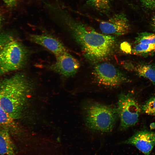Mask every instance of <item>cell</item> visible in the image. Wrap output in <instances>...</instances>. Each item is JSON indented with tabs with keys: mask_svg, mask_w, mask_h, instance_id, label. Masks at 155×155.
<instances>
[{
	"mask_svg": "<svg viewBox=\"0 0 155 155\" xmlns=\"http://www.w3.org/2000/svg\"><path fill=\"white\" fill-rule=\"evenodd\" d=\"M51 11L54 17L62 23L70 32L89 61L96 62L110 57L114 53L117 40L114 36L102 34L91 26L71 17L67 12L53 5Z\"/></svg>",
	"mask_w": 155,
	"mask_h": 155,
	"instance_id": "obj_1",
	"label": "cell"
},
{
	"mask_svg": "<svg viewBox=\"0 0 155 155\" xmlns=\"http://www.w3.org/2000/svg\"><path fill=\"white\" fill-rule=\"evenodd\" d=\"M32 88L30 80L18 73L0 81V105L16 120L21 117Z\"/></svg>",
	"mask_w": 155,
	"mask_h": 155,
	"instance_id": "obj_2",
	"label": "cell"
},
{
	"mask_svg": "<svg viewBox=\"0 0 155 155\" xmlns=\"http://www.w3.org/2000/svg\"><path fill=\"white\" fill-rule=\"evenodd\" d=\"M28 55L27 49L12 35L0 34V75L22 68Z\"/></svg>",
	"mask_w": 155,
	"mask_h": 155,
	"instance_id": "obj_3",
	"label": "cell"
},
{
	"mask_svg": "<svg viewBox=\"0 0 155 155\" xmlns=\"http://www.w3.org/2000/svg\"><path fill=\"white\" fill-rule=\"evenodd\" d=\"M83 111L86 126L91 130L102 132L112 130L118 115L116 108L92 101L85 103Z\"/></svg>",
	"mask_w": 155,
	"mask_h": 155,
	"instance_id": "obj_4",
	"label": "cell"
},
{
	"mask_svg": "<svg viewBox=\"0 0 155 155\" xmlns=\"http://www.w3.org/2000/svg\"><path fill=\"white\" fill-rule=\"evenodd\" d=\"M116 108L120 120L121 129L125 130L137 122L141 109L137 101L131 94H121Z\"/></svg>",
	"mask_w": 155,
	"mask_h": 155,
	"instance_id": "obj_5",
	"label": "cell"
},
{
	"mask_svg": "<svg viewBox=\"0 0 155 155\" xmlns=\"http://www.w3.org/2000/svg\"><path fill=\"white\" fill-rule=\"evenodd\" d=\"M92 74L98 83L108 87H116L129 81L124 74L108 63L96 65L94 68Z\"/></svg>",
	"mask_w": 155,
	"mask_h": 155,
	"instance_id": "obj_6",
	"label": "cell"
},
{
	"mask_svg": "<svg viewBox=\"0 0 155 155\" xmlns=\"http://www.w3.org/2000/svg\"><path fill=\"white\" fill-rule=\"evenodd\" d=\"M99 26L104 34L113 36L125 35L129 32L131 28L128 19L122 13H116L106 20L100 21Z\"/></svg>",
	"mask_w": 155,
	"mask_h": 155,
	"instance_id": "obj_7",
	"label": "cell"
},
{
	"mask_svg": "<svg viewBox=\"0 0 155 155\" xmlns=\"http://www.w3.org/2000/svg\"><path fill=\"white\" fill-rule=\"evenodd\" d=\"M55 56V62L49 67L51 70L67 77L76 73L80 67V62L67 51Z\"/></svg>",
	"mask_w": 155,
	"mask_h": 155,
	"instance_id": "obj_8",
	"label": "cell"
},
{
	"mask_svg": "<svg viewBox=\"0 0 155 155\" xmlns=\"http://www.w3.org/2000/svg\"><path fill=\"white\" fill-rule=\"evenodd\" d=\"M122 143L134 146L144 155H150L155 145V133L146 130L140 131Z\"/></svg>",
	"mask_w": 155,
	"mask_h": 155,
	"instance_id": "obj_9",
	"label": "cell"
},
{
	"mask_svg": "<svg viewBox=\"0 0 155 155\" xmlns=\"http://www.w3.org/2000/svg\"><path fill=\"white\" fill-rule=\"evenodd\" d=\"M155 52V34L147 32L139 33L135 37L130 53L146 57Z\"/></svg>",
	"mask_w": 155,
	"mask_h": 155,
	"instance_id": "obj_10",
	"label": "cell"
},
{
	"mask_svg": "<svg viewBox=\"0 0 155 155\" xmlns=\"http://www.w3.org/2000/svg\"><path fill=\"white\" fill-rule=\"evenodd\" d=\"M29 39L31 41L46 49L55 56L67 51L63 43L51 35L31 34L29 36Z\"/></svg>",
	"mask_w": 155,
	"mask_h": 155,
	"instance_id": "obj_11",
	"label": "cell"
},
{
	"mask_svg": "<svg viewBox=\"0 0 155 155\" xmlns=\"http://www.w3.org/2000/svg\"><path fill=\"white\" fill-rule=\"evenodd\" d=\"M122 64L125 69L135 72L139 76L148 79L155 84L154 64L128 61L122 62Z\"/></svg>",
	"mask_w": 155,
	"mask_h": 155,
	"instance_id": "obj_12",
	"label": "cell"
},
{
	"mask_svg": "<svg viewBox=\"0 0 155 155\" xmlns=\"http://www.w3.org/2000/svg\"><path fill=\"white\" fill-rule=\"evenodd\" d=\"M10 133L0 128V155H16L15 147Z\"/></svg>",
	"mask_w": 155,
	"mask_h": 155,
	"instance_id": "obj_13",
	"label": "cell"
},
{
	"mask_svg": "<svg viewBox=\"0 0 155 155\" xmlns=\"http://www.w3.org/2000/svg\"><path fill=\"white\" fill-rule=\"evenodd\" d=\"M15 120L0 105V128L7 131L10 135L13 134L17 129Z\"/></svg>",
	"mask_w": 155,
	"mask_h": 155,
	"instance_id": "obj_14",
	"label": "cell"
},
{
	"mask_svg": "<svg viewBox=\"0 0 155 155\" xmlns=\"http://www.w3.org/2000/svg\"><path fill=\"white\" fill-rule=\"evenodd\" d=\"M112 0H88L89 5L100 13L107 15L110 13Z\"/></svg>",
	"mask_w": 155,
	"mask_h": 155,
	"instance_id": "obj_15",
	"label": "cell"
},
{
	"mask_svg": "<svg viewBox=\"0 0 155 155\" xmlns=\"http://www.w3.org/2000/svg\"><path fill=\"white\" fill-rule=\"evenodd\" d=\"M141 110L144 113L155 116V96L146 101L142 105Z\"/></svg>",
	"mask_w": 155,
	"mask_h": 155,
	"instance_id": "obj_16",
	"label": "cell"
},
{
	"mask_svg": "<svg viewBox=\"0 0 155 155\" xmlns=\"http://www.w3.org/2000/svg\"><path fill=\"white\" fill-rule=\"evenodd\" d=\"M142 6L148 10H155V0H140Z\"/></svg>",
	"mask_w": 155,
	"mask_h": 155,
	"instance_id": "obj_17",
	"label": "cell"
},
{
	"mask_svg": "<svg viewBox=\"0 0 155 155\" xmlns=\"http://www.w3.org/2000/svg\"><path fill=\"white\" fill-rule=\"evenodd\" d=\"M5 3L8 7H13L16 4L18 0H3Z\"/></svg>",
	"mask_w": 155,
	"mask_h": 155,
	"instance_id": "obj_18",
	"label": "cell"
},
{
	"mask_svg": "<svg viewBox=\"0 0 155 155\" xmlns=\"http://www.w3.org/2000/svg\"><path fill=\"white\" fill-rule=\"evenodd\" d=\"M150 25L152 29L155 32V13L151 18Z\"/></svg>",
	"mask_w": 155,
	"mask_h": 155,
	"instance_id": "obj_19",
	"label": "cell"
},
{
	"mask_svg": "<svg viewBox=\"0 0 155 155\" xmlns=\"http://www.w3.org/2000/svg\"><path fill=\"white\" fill-rule=\"evenodd\" d=\"M2 21V16L1 14L0 13V26L1 24Z\"/></svg>",
	"mask_w": 155,
	"mask_h": 155,
	"instance_id": "obj_20",
	"label": "cell"
}]
</instances>
